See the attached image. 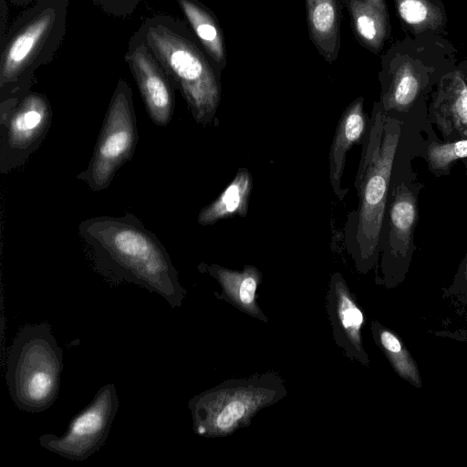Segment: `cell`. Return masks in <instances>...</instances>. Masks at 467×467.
<instances>
[{"label":"cell","mask_w":467,"mask_h":467,"mask_svg":"<svg viewBox=\"0 0 467 467\" xmlns=\"http://www.w3.org/2000/svg\"><path fill=\"white\" fill-rule=\"evenodd\" d=\"M78 234L100 275L156 293L171 307L182 306L186 291L168 251L133 213L90 217L78 224Z\"/></svg>","instance_id":"obj_1"},{"label":"cell","mask_w":467,"mask_h":467,"mask_svg":"<svg viewBox=\"0 0 467 467\" xmlns=\"http://www.w3.org/2000/svg\"><path fill=\"white\" fill-rule=\"evenodd\" d=\"M400 133V122L375 103L354 182L358 203L344 226V244L361 269L370 267L378 256Z\"/></svg>","instance_id":"obj_2"},{"label":"cell","mask_w":467,"mask_h":467,"mask_svg":"<svg viewBox=\"0 0 467 467\" xmlns=\"http://www.w3.org/2000/svg\"><path fill=\"white\" fill-rule=\"evenodd\" d=\"M183 97L193 119L211 124L222 96L221 76L187 25L170 15L147 17L136 31Z\"/></svg>","instance_id":"obj_3"},{"label":"cell","mask_w":467,"mask_h":467,"mask_svg":"<svg viewBox=\"0 0 467 467\" xmlns=\"http://www.w3.org/2000/svg\"><path fill=\"white\" fill-rule=\"evenodd\" d=\"M68 0H38L0 40V116L31 90L37 68L50 63L67 31Z\"/></svg>","instance_id":"obj_4"},{"label":"cell","mask_w":467,"mask_h":467,"mask_svg":"<svg viewBox=\"0 0 467 467\" xmlns=\"http://www.w3.org/2000/svg\"><path fill=\"white\" fill-rule=\"evenodd\" d=\"M63 368L62 348L47 323L24 327L16 336L6 363V384L16 406L37 413L57 400Z\"/></svg>","instance_id":"obj_5"},{"label":"cell","mask_w":467,"mask_h":467,"mask_svg":"<svg viewBox=\"0 0 467 467\" xmlns=\"http://www.w3.org/2000/svg\"><path fill=\"white\" fill-rule=\"evenodd\" d=\"M285 393L282 379L274 373L226 380L190 400L193 431L205 437L227 436Z\"/></svg>","instance_id":"obj_6"},{"label":"cell","mask_w":467,"mask_h":467,"mask_svg":"<svg viewBox=\"0 0 467 467\" xmlns=\"http://www.w3.org/2000/svg\"><path fill=\"white\" fill-rule=\"evenodd\" d=\"M138 142L137 119L130 85L119 78L85 171L77 179L93 192L107 189L119 170L129 161Z\"/></svg>","instance_id":"obj_7"},{"label":"cell","mask_w":467,"mask_h":467,"mask_svg":"<svg viewBox=\"0 0 467 467\" xmlns=\"http://www.w3.org/2000/svg\"><path fill=\"white\" fill-rule=\"evenodd\" d=\"M114 384L99 388L92 401L78 413L61 436L41 435L39 444L70 461L81 462L97 452L105 443L119 409Z\"/></svg>","instance_id":"obj_8"},{"label":"cell","mask_w":467,"mask_h":467,"mask_svg":"<svg viewBox=\"0 0 467 467\" xmlns=\"http://www.w3.org/2000/svg\"><path fill=\"white\" fill-rule=\"evenodd\" d=\"M47 97L30 90L0 116V173L26 164L43 142L52 123Z\"/></svg>","instance_id":"obj_9"},{"label":"cell","mask_w":467,"mask_h":467,"mask_svg":"<svg viewBox=\"0 0 467 467\" xmlns=\"http://www.w3.org/2000/svg\"><path fill=\"white\" fill-rule=\"evenodd\" d=\"M154 124L167 126L173 115V86L140 36L130 38L124 56Z\"/></svg>","instance_id":"obj_10"},{"label":"cell","mask_w":467,"mask_h":467,"mask_svg":"<svg viewBox=\"0 0 467 467\" xmlns=\"http://www.w3.org/2000/svg\"><path fill=\"white\" fill-rule=\"evenodd\" d=\"M327 301L336 341L349 358H357L367 365L368 358L361 340L364 316L339 273L331 276Z\"/></svg>","instance_id":"obj_11"},{"label":"cell","mask_w":467,"mask_h":467,"mask_svg":"<svg viewBox=\"0 0 467 467\" xmlns=\"http://www.w3.org/2000/svg\"><path fill=\"white\" fill-rule=\"evenodd\" d=\"M366 130L364 99L353 100L342 113L329 150V182L334 194L343 201L348 190L342 187L341 180L346 165L347 153L358 142Z\"/></svg>","instance_id":"obj_12"},{"label":"cell","mask_w":467,"mask_h":467,"mask_svg":"<svg viewBox=\"0 0 467 467\" xmlns=\"http://www.w3.org/2000/svg\"><path fill=\"white\" fill-rule=\"evenodd\" d=\"M200 272L207 273L213 277L223 289V297L242 311L267 320L258 307L255 293L261 282V272L254 265H245L243 270L235 271L218 265L202 263L198 265Z\"/></svg>","instance_id":"obj_13"},{"label":"cell","mask_w":467,"mask_h":467,"mask_svg":"<svg viewBox=\"0 0 467 467\" xmlns=\"http://www.w3.org/2000/svg\"><path fill=\"white\" fill-rule=\"evenodd\" d=\"M309 37L328 63L340 50L341 6L339 0H305Z\"/></svg>","instance_id":"obj_14"},{"label":"cell","mask_w":467,"mask_h":467,"mask_svg":"<svg viewBox=\"0 0 467 467\" xmlns=\"http://www.w3.org/2000/svg\"><path fill=\"white\" fill-rule=\"evenodd\" d=\"M177 3L194 36L222 76L226 66V49L223 33L216 16L198 0H177Z\"/></svg>","instance_id":"obj_15"},{"label":"cell","mask_w":467,"mask_h":467,"mask_svg":"<svg viewBox=\"0 0 467 467\" xmlns=\"http://www.w3.org/2000/svg\"><path fill=\"white\" fill-rule=\"evenodd\" d=\"M432 112L447 136L467 139V85L461 74L441 83Z\"/></svg>","instance_id":"obj_16"},{"label":"cell","mask_w":467,"mask_h":467,"mask_svg":"<svg viewBox=\"0 0 467 467\" xmlns=\"http://www.w3.org/2000/svg\"><path fill=\"white\" fill-rule=\"evenodd\" d=\"M253 190V177L246 168H240L232 182L197 217L201 225H210L234 216L245 217Z\"/></svg>","instance_id":"obj_17"},{"label":"cell","mask_w":467,"mask_h":467,"mask_svg":"<svg viewBox=\"0 0 467 467\" xmlns=\"http://www.w3.org/2000/svg\"><path fill=\"white\" fill-rule=\"evenodd\" d=\"M417 220L416 199L405 186L393 191L389 207L388 249L394 254L405 255Z\"/></svg>","instance_id":"obj_18"},{"label":"cell","mask_w":467,"mask_h":467,"mask_svg":"<svg viewBox=\"0 0 467 467\" xmlns=\"http://www.w3.org/2000/svg\"><path fill=\"white\" fill-rule=\"evenodd\" d=\"M344 3L360 45L372 52L380 51L388 35V16L365 0H344Z\"/></svg>","instance_id":"obj_19"},{"label":"cell","mask_w":467,"mask_h":467,"mask_svg":"<svg viewBox=\"0 0 467 467\" xmlns=\"http://www.w3.org/2000/svg\"><path fill=\"white\" fill-rule=\"evenodd\" d=\"M420 90V79L415 67L410 61L404 60L391 70L379 103L385 112L406 111L418 98Z\"/></svg>","instance_id":"obj_20"},{"label":"cell","mask_w":467,"mask_h":467,"mask_svg":"<svg viewBox=\"0 0 467 467\" xmlns=\"http://www.w3.org/2000/svg\"><path fill=\"white\" fill-rule=\"evenodd\" d=\"M372 331L378 344L400 377L418 388L420 387L421 380L417 363L400 339L378 323L373 324Z\"/></svg>","instance_id":"obj_21"},{"label":"cell","mask_w":467,"mask_h":467,"mask_svg":"<svg viewBox=\"0 0 467 467\" xmlns=\"http://www.w3.org/2000/svg\"><path fill=\"white\" fill-rule=\"evenodd\" d=\"M401 19L414 31L437 29L442 23L440 8L430 0H394Z\"/></svg>","instance_id":"obj_22"},{"label":"cell","mask_w":467,"mask_h":467,"mask_svg":"<svg viewBox=\"0 0 467 467\" xmlns=\"http://www.w3.org/2000/svg\"><path fill=\"white\" fill-rule=\"evenodd\" d=\"M433 170L445 171L451 162L467 157V139L445 143H432L427 150Z\"/></svg>","instance_id":"obj_23"},{"label":"cell","mask_w":467,"mask_h":467,"mask_svg":"<svg viewBox=\"0 0 467 467\" xmlns=\"http://www.w3.org/2000/svg\"><path fill=\"white\" fill-rule=\"evenodd\" d=\"M92 3L108 16L126 18L133 15L143 0H91Z\"/></svg>","instance_id":"obj_24"},{"label":"cell","mask_w":467,"mask_h":467,"mask_svg":"<svg viewBox=\"0 0 467 467\" xmlns=\"http://www.w3.org/2000/svg\"><path fill=\"white\" fill-rule=\"evenodd\" d=\"M0 40L4 38L8 28V9H7V1L0 0Z\"/></svg>","instance_id":"obj_25"},{"label":"cell","mask_w":467,"mask_h":467,"mask_svg":"<svg viewBox=\"0 0 467 467\" xmlns=\"http://www.w3.org/2000/svg\"><path fill=\"white\" fill-rule=\"evenodd\" d=\"M367 3L377 8L384 16H388V10L385 0H365Z\"/></svg>","instance_id":"obj_26"},{"label":"cell","mask_w":467,"mask_h":467,"mask_svg":"<svg viewBox=\"0 0 467 467\" xmlns=\"http://www.w3.org/2000/svg\"><path fill=\"white\" fill-rule=\"evenodd\" d=\"M7 2L16 5L17 6H26L28 5H33L38 0H6Z\"/></svg>","instance_id":"obj_27"},{"label":"cell","mask_w":467,"mask_h":467,"mask_svg":"<svg viewBox=\"0 0 467 467\" xmlns=\"http://www.w3.org/2000/svg\"><path fill=\"white\" fill-rule=\"evenodd\" d=\"M465 279L467 284V260H466V265H465Z\"/></svg>","instance_id":"obj_28"}]
</instances>
